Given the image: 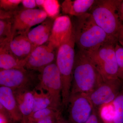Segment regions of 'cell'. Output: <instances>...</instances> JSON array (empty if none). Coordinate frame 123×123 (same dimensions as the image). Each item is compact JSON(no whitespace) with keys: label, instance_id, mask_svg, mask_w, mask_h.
<instances>
[{"label":"cell","instance_id":"obj_5","mask_svg":"<svg viewBox=\"0 0 123 123\" xmlns=\"http://www.w3.org/2000/svg\"><path fill=\"white\" fill-rule=\"evenodd\" d=\"M116 44L107 43L96 50L86 51L104 81L118 78V63L115 49Z\"/></svg>","mask_w":123,"mask_h":123},{"label":"cell","instance_id":"obj_22","mask_svg":"<svg viewBox=\"0 0 123 123\" xmlns=\"http://www.w3.org/2000/svg\"><path fill=\"white\" fill-rule=\"evenodd\" d=\"M60 110L55 108L49 107L39 110L30 115L27 123H36L46 117L57 112Z\"/></svg>","mask_w":123,"mask_h":123},{"label":"cell","instance_id":"obj_28","mask_svg":"<svg viewBox=\"0 0 123 123\" xmlns=\"http://www.w3.org/2000/svg\"><path fill=\"white\" fill-rule=\"evenodd\" d=\"M21 4L25 9H35L37 7L35 0H22Z\"/></svg>","mask_w":123,"mask_h":123},{"label":"cell","instance_id":"obj_21","mask_svg":"<svg viewBox=\"0 0 123 123\" xmlns=\"http://www.w3.org/2000/svg\"><path fill=\"white\" fill-rule=\"evenodd\" d=\"M12 18L0 20V43L10 41L12 38Z\"/></svg>","mask_w":123,"mask_h":123},{"label":"cell","instance_id":"obj_12","mask_svg":"<svg viewBox=\"0 0 123 123\" xmlns=\"http://www.w3.org/2000/svg\"><path fill=\"white\" fill-rule=\"evenodd\" d=\"M73 31V26L68 16H58L55 19L48 42L58 49L70 37Z\"/></svg>","mask_w":123,"mask_h":123},{"label":"cell","instance_id":"obj_17","mask_svg":"<svg viewBox=\"0 0 123 123\" xmlns=\"http://www.w3.org/2000/svg\"><path fill=\"white\" fill-rule=\"evenodd\" d=\"M10 41L0 43V69L24 68L27 59L24 60H20L13 55L10 47Z\"/></svg>","mask_w":123,"mask_h":123},{"label":"cell","instance_id":"obj_34","mask_svg":"<svg viewBox=\"0 0 123 123\" xmlns=\"http://www.w3.org/2000/svg\"><path fill=\"white\" fill-rule=\"evenodd\" d=\"M121 22H123V23H123V19H122V20H121Z\"/></svg>","mask_w":123,"mask_h":123},{"label":"cell","instance_id":"obj_15","mask_svg":"<svg viewBox=\"0 0 123 123\" xmlns=\"http://www.w3.org/2000/svg\"><path fill=\"white\" fill-rule=\"evenodd\" d=\"M55 20L54 18L48 17L27 33V37L36 48L48 42Z\"/></svg>","mask_w":123,"mask_h":123},{"label":"cell","instance_id":"obj_30","mask_svg":"<svg viewBox=\"0 0 123 123\" xmlns=\"http://www.w3.org/2000/svg\"><path fill=\"white\" fill-rule=\"evenodd\" d=\"M118 14L120 21L123 18V0H122L118 9Z\"/></svg>","mask_w":123,"mask_h":123},{"label":"cell","instance_id":"obj_27","mask_svg":"<svg viewBox=\"0 0 123 123\" xmlns=\"http://www.w3.org/2000/svg\"><path fill=\"white\" fill-rule=\"evenodd\" d=\"M85 123H104L101 111L94 108L93 112Z\"/></svg>","mask_w":123,"mask_h":123},{"label":"cell","instance_id":"obj_8","mask_svg":"<svg viewBox=\"0 0 123 123\" xmlns=\"http://www.w3.org/2000/svg\"><path fill=\"white\" fill-rule=\"evenodd\" d=\"M123 88L118 78L104 81L88 95L94 108L101 112L103 108L111 104Z\"/></svg>","mask_w":123,"mask_h":123},{"label":"cell","instance_id":"obj_10","mask_svg":"<svg viewBox=\"0 0 123 123\" xmlns=\"http://www.w3.org/2000/svg\"><path fill=\"white\" fill-rule=\"evenodd\" d=\"M68 108V123H85L94 107L88 95L78 93L70 94Z\"/></svg>","mask_w":123,"mask_h":123},{"label":"cell","instance_id":"obj_33","mask_svg":"<svg viewBox=\"0 0 123 123\" xmlns=\"http://www.w3.org/2000/svg\"><path fill=\"white\" fill-rule=\"evenodd\" d=\"M61 123H68V121L67 120H65L64 121H63V122H62Z\"/></svg>","mask_w":123,"mask_h":123},{"label":"cell","instance_id":"obj_31","mask_svg":"<svg viewBox=\"0 0 123 123\" xmlns=\"http://www.w3.org/2000/svg\"><path fill=\"white\" fill-rule=\"evenodd\" d=\"M0 123H9L8 119L4 114L0 112Z\"/></svg>","mask_w":123,"mask_h":123},{"label":"cell","instance_id":"obj_6","mask_svg":"<svg viewBox=\"0 0 123 123\" xmlns=\"http://www.w3.org/2000/svg\"><path fill=\"white\" fill-rule=\"evenodd\" d=\"M39 72L25 68L0 69V85L12 90L34 89L39 83Z\"/></svg>","mask_w":123,"mask_h":123},{"label":"cell","instance_id":"obj_25","mask_svg":"<svg viewBox=\"0 0 123 123\" xmlns=\"http://www.w3.org/2000/svg\"><path fill=\"white\" fill-rule=\"evenodd\" d=\"M21 0H0V9L8 12H14L18 9Z\"/></svg>","mask_w":123,"mask_h":123},{"label":"cell","instance_id":"obj_23","mask_svg":"<svg viewBox=\"0 0 123 123\" xmlns=\"http://www.w3.org/2000/svg\"><path fill=\"white\" fill-rule=\"evenodd\" d=\"M60 9L59 1L55 0H46L43 7V10L47 13L48 17L55 19L57 18Z\"/></svg>","mask_w":123,"mask_h":123},{"label":"cell","instance_id":"obj_7","mask_svg":"<svg viewBox=\"0 0 123 123\" xmlns=\"http://www.w3.org/2000/svg\"><path fill=\"white\" fill-rule=\"evenodd\" d=\"M39 80L37 85L49 93L53 107L61 110L62 107V83L55 62L46 66L39 72Z\"/></svg>","mask_w":123,"mask_h":123},{"label":"cell","instance_id":"obj_32","mask_svg":"<svg viewBox=\"0 0 123 123\" xmlns=\"http://www.w3.org/2000/svg\"><path fill=\"white\" fill-rule=\"evenodd\" d=\"M44 1L45 0H36V2L37 7H38L40 9H43V7L44 4Z\"/></svg>","mask_w":123,"mask_h":123},{"label":"cell","instance_id":"obj_20","mask_svg":"<svg viewBox=\"0 0 123 123\" xmlns=\"http://www.w3.org/2000/svg\"><path fill=\"white\" fill-rule=\"evenodd\" d=\"M113 116L110 123H123V88L111 103Z\"/></svg>","mask_w":123,"mask_h":123},{"label":"cell","instance_id":"obj_13","mask_svg":"<svg viewBox=\"0 0 123 123\" xmlns=\"http://www.w3.org/2000/svg\"><path fill=\"white\" fill-rule=\"evenodd\" d=\"M0 104L8 113L12 123H21L23 119L22 114L12 89L0 86Z\"/></svg>","mask_w":123,"mask_h":123},{"label":"cell","instance_id":"obj_29","mask_svg":"<svg viewBox=\"0 0 123 123\" xmlns=\"http://www.w3.org/2000/svg\"><path fill=\"white\" fill-rule=\"evenodd\" d=\"M117 41L123 48V24L122 23L119 30Z\"/></svg>","mask_w":123,"mask_h":123},{"label":"cell","instance_id":"obj_16","mask_svg":"<svg viewBox=\"0 0 123 123\" xmlns=\"http://www.w3.org/2000/svg\"><path fill=\"white\" fill-rule=\"evenodd\" d=\"M10 47L13 55L21 60H26L36 48L29 39L27 34L14 36L10 41Z\"/></svg>","mask_w":123,"mask_h":123},{"label":"cell","instance_id":"obj_26","mask_svg":"<svg viewBox=\"0 0 123 123\" xmlns=\"http://www.w3.org/2000/svg\"><path fill=\"white\" fill-rule=\"evenodd\" d=\"M61 110L46 117L36 123H61L65 120Z\"/></svg>","mask_w":123,"mask_h":123},{"label":"cell","instance_id":"obj_14","mask_svg":"<svg viewBox=\"0 0 123 123\" xmlns=\"http://www.w3.org/2000/svg\"><path fill=\"white\" fill-rule=\"evenodd\" d=\"M33 90L22 89L13 90L22 115L21 123H27L28 118L33 112L34 105Z\"/></svg>","mask_w":123,"mask_h":123},{"label":"cell","instance_id":"obj_4","mask_svg":"<svg viewBox=\"0 0 123 123\" xmlns=\"http://www.w3.org/2000/svg\"><path fill=\"white\" fill-rule=\"evenodd\" d=\"M74 30L68 39L57 49L55 63L62 83V107L67 108L70 97L75 55Z\"/></svg>","mask_w":123,"mask_h":123},{"label":"cell","instance_id":"obj_19","mask_svg":"<svg viewBox=\"0 0 123 123\" xmlns=\"http://www.w3.org/2000/svg\"><path fill=\"white\" fill-rule=\"evenodd\" d=\"M33 90L34 105L32 114L39 110L47 108L53 107L51 98L48 92L38 85Z\"/></svg>","mask_w":123,"mask_h":123},{"label":"cell","instance_id":"obj_3","mask_svg":"<svg viewBox=\"0 0 123 123\" xmlns=\"http://www.w3.org/2000/svg\"><path fill=\"white\" fill-rule=\"evenodd\" d=\"M122 0H97L88 12L95 22L116 43L122 23L118 14Z\"/></svg>","mask_w":123,"mask_h":123},{"label":"cell","instance_id":"obj_18","mask_svg":"<svg viewBox=\"0 0 123 123\" xmlns=\"http://www.w3.org/2000/svg\"><path fill=\"white\" fill-rule=\"evenodd\" d=\"M95 0H65L61 5L62 12L66 15L80 17L88 12Z\"/></svg>","mask_w":123,"mask_h":123},{"label":"cell","instance_id":"obj_2","mask_svg":"<svg viewBox=\"0 0 123 123\" xmlns=\"http://www.w3.org/2000/svg\"><path fill=\"white\" fill-rule=\"evenodd\" d=\"M73 27L75 43L79 50L93 51L107 43H117L96 24L89 12L77 17Z\"/></svg>","mask_w":123,"mask_h":123},{"label":"cell","instance_id":"obj_24","mask_svg":"<svg viewBox=\"0 0 123 123\" xmlns=\"http://www.w3.org/2000/svg\"><path fill=\"white\" fill-rule=\"evenodd\" d=\"M115 49L118 65L117 77L123 82V48L118 43Z\"/></svg>","mask_w":123,"mask_h":123},{"label":"cell","instance_id":"obj_11","mask_svg":"<svg viewBox=\"0 0 123 123\" xmlns=\"http://www.w3.org/2000/svg\"><path fill=\"white\" fill-rule=\"evenodd\" d=\"M57 49L49 42L37 47L27 59L24 68L39 72L55 62Z\"/></svg>","mask_w":123,"mask_h":123},{"label":"cell","instance_id":"obj_9","mask_svg":"<svg viewBox=\"0 0 123 123\" xmlns=\"http://www.w3.org/2000/svg\"><path fill=\"white\" fill-rule=\"evenodd\" d=\"M48 17L46 12L39 9H18L13 12L12 18V38L19 35L27 34L32 27L42 23Z\"/></svg>","mask_w":123,"mask_h":123},{"label":"cell","instance_id":"obj_1","mask_svg":"<svg viewBox=\"0 0 123 123\" xmlns=\"http://www.w3.org/2000/svg\"><path fill=\"white\" fill-rule=\"evenodd\" d=\"M103 81L87 52L78 50L75 55L70 94H89Z\"/></svg>","mask_w":123,"mask_h":123}]
</instances>
